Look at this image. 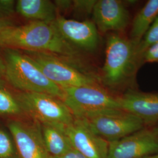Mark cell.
Listing matches in <instances>:
<instances>
[{
    "label": "cell",
    "instance_id": "1",
    "mask_svg": "<svg viewBox=\"0 0 158 158\" xmlns=\"http://www.w3.org/2000/svg\"><path fill=\"white\" fill-rule=\"evenodd\" d=\"M0 47L66 56L76 53L52 23L32 21L9 27L0 33Z\"/></svg>",
    "mask_w": 158,
    "mask_h": 158
},
{
    "label": "cell",
    "instance_id": "2",
    "mask_svg": "<svg viewBox=\"0 0 158 158\" xmlns=\"http://www.w3.org/2000/svg\"><path fill=\"white\" fill-rule=\"evenodd\" d=\"M137 46L118 34L108 36L101 77L104 85L124 93L135 89L136 73L143 64L136 52Z\"/></svg>",
    "mask_w": 158,
    "mask_h": 158
},
{
    "label": "cell",
    "instance_id": "3",
    "mask_svg": "<svg viewBox=\"0 0 158 158\" xmlns=\"http://www.w3.org/2000/svg\"><path fill=\"white\" fill-rule=\"evenodd\" d=\"M4 63L6 78L15 88L23 92L48 94L62 100V89L47 78L26 54L15 49H6Z\"/></svg>",
    "mask_w": 158,
    "mask_h": 158
},
{
    "label": "cell",
    "instance_id": "4",
    "mask_svg": "<svg viewBox=\"0 0 158 158\" xmlns=\"http://www.w3.org/2000/svg\"><path fill=\"white\" fill-rule=\"evenodd\" d=\"M76 119L108 142L119 140L145 127L135 115L119 108L91 113Z\"/></svg>",
    "mask_w": 158,
    "mask_h": 158
},
{
    "label": "cell",
    "instance_id": "5",
    "mask_svg": "<svg viewBox=\"0 0 158 158\" xmlns=\"http://www.w3.org/2000/svg\"><path fill=\"white\" fill-rule=\"evenodd\" d=\"M23 110L40 124L67 127L74 121L72 113L62 100L42 93L22 92L17 97Z\"/></svg>",
    "mask_w": 158,
    "mask_h": 158
},
{
    "label": "cell",
    "instance_id": "6",
    "mask_svg": "<svg viewBox=\"0 0 158 158\" xmlns=\"http://www.w3.org/2000/svg\"><path fill=\"white\" fill-rule=\"evenodd\" d=\"M62 101L75 119L108 109H121L118 96H113L98 85L62 88Z\"/></svg>",
    "mask_w": 158,
    "mask_h": 158
},
{
    "label": "cell",
    "instance_id": "7",
    "mask_svg": "<svg viewBox=\"0 0 158 158\" xmlns=\"http://www.w3.org/2000/svg\"><path fill=\"white\" fill-rule=\"evenodd\" d=\"M47 78L60 88L98 85L96 79L48 53L26 52Z\"/></svg>",
    "mask_w": 158,
    "mask_h": 158
},
{
    "label": "cell",
    "instance_id": "8",
    "mask_svg": "<svg viewBox=\"0 0 158 158\" xmlns=\"http://www.w3.org/2000/svg\"><path fill=\"white\" fill-rule=\"evenodd\" d=\"M158 153V126L141 130L109 142L108 158H143Z\"/></svg>",
    "mask_w": 158,
    "mask_h": 158
},
{
    "label": "cell",
    "instance_id": "9",
    "mask_svg": "<svg viewBox=\"0 0 158 158\" xmlns=\"http://www.w3.org/2000/svg\"><path fill=\"white\" fill-rule=\"evenodd\" d=\"M36 122V121H35ZM19 158H50L42 140L40 123L13 120L8 124Z\"/></svg>",
    "mask_w": 158,
    "mask_h": 158
},
{
    "label": "cell",
    "instance_id": "10",
    "mask_svg": "<svg viewBox=\"0 0 158 158\" xmlns=\"http://www.w3.org/2000/svg\"><path fill=\"white\" fill-rule=\"evenodd\" d=\"M52 23L63 38L70 45L89 51H94L97 47L98 34L93 22L79 21L60 16Z\"/></svg>",
    "mask_w": 158,
    "mask_h": 158
},
{
    "label": "cell",
    "instance_id": "11",
    "mask_svg": "<svg viewBox=\"0 0 158 158\" xmlns=\"http://www.w3.org/2000/svg\"><path fill=\"white\" fill-rule=\"evenodd\" d=\"M73 148L85 158H108L109 142L94 134L78 119L65 127Z\"/></svg>",
    "mask_w": 158,
    "mask_h": 158
},
{
    "label": "cell",
    "instance_id": "12",
    "mask_svg": "<svg viewBox=\"0 0 158 158\" xmlns=\"http://www.w3.org/2000/svg\"><path fill=\"white\" fill-rule=\"evenodd\" d=\"M121 108L140 119L145 127L158 122V93L132 89L118 96Z\"/></svg>",
    "mask_w": 158,
    "mask_h": 158
},
{
    "label": "cell",
    "instance_id": "13",
    "mask_svg": "<svg viewBox=\"0 0 158 158\" xmlns=\"http://www.w3.org/2000/svg\"><path fill=\"white\" fill-rule=\"evenodd\" d=\"M93 14L97 28L102 33L124 31L130 22L129 11L118 0L97 1Z\"/></svg>",
    "mask_w": 158,
    "mask_h": 158
},
{
    "label": "cell",
    "instance_id": "14",
    "mask_svg": "<svg viewBox=\"0 0 158 158\" xmlns=\"http://www.w3.org/2000/svg\"><path fill=\"white\" fill-rule=\"evenodd\" d=\"M40 130L46 152L50 158H57L73 149L65 127L40 124Z\"/></svg>",
    "mask_w": 158,
    "mask_h": 158
},
{
    "label": "cell",
    "instance_id": "15",
    "mask_svg": "<svg viewBox=\"0 0 158 158\" xmlns=\"http://www.w3.org/2000/svg\"><path fill=\"white\" fill-rule=\"evenodd\" d=\"M15 12L25 19L36 22L53 23L57 17L56 6L48 0H18Z\"/></svg>",
    "mask_w": 158,
    "mask_h": 158
},
{
    "label": "cell",
    "instance_id": "16",
    "mask_svg": "<svg viewBox=\"0 0 158 158\" xmlns=\"http://www.w3.org/2000/svg\"><path fill=\"white\" fill-rule=\"evenodd\" d=\"M158 16V0L148 1L132 22L130 40L138 45Z\"/></svg>",
    "mask_w": 158,
    "mask_h": 158
},
{
    "label": "cell",
    "instance_id": "17",
    "mask_svg": "<svg viewBox=\"0 0 158 158\" xmlns=\"http://www.w3.org/2000/svg\"><path fill=\"white\" fill-rule=\"evenodd\" d=\"M23 113L17 97H14L4 87L0 86V114L18 115Z\"/></svg>",
    "mask_w": 158,
    "mask_h": 158
},
{
    "label": "cell",
    "instance_id": "18",
    "mask_svg": "<svg viewBox=\"0 0 158 158\" xmlns=\"http://www.w3.org/2000/svg\"><path fill=\"white\" fill-rule=\"evenodd\" d=\"M158 42V16L137 46L136 52L142 61V55L151 46ZM143 63V62H142Z\"/></svg>",
    "mask_w": 158,
    "mask_h": 158
},
{
    "label": "cell",
    "instance_id": "19",
    "mask_svg": "<svg viewBox=\"0 0 158 158\" xmlns=\"http://www.w3.org/2000/svg\"><path fill=\"white\" fill-rule=\"evenodd\" d=\"M18 158L13 139L0 128V158Z\"/></svg>",
    "mask_w": 158,
    "mask_h": 158
},
{
    "label": "cell",
    "instance_id": "20",
    "mask_svg": "<svg viewBox=\"0 0 158 158\" xmlns=\"http://www.w3.org/2000/svg\"><path fill=\"white\" fill-rule=\"evenodd\" d=\"M96 2L95 0H75L73 1L72 8L79 14H89L93 13Z\"/></svg>",
    "mask_w": 158,
    "mask_h": 158
},
{
    "label": "cell",
    "instance_id": "21",
    "mask_svg": "<svg viewBox=\"0 0 158 158\" xmlns=\"http://www.w3.org/2000/svg\"><path fill=\"white\" fill-rule=\"evenodd\" d=\"M16 2L12 0H0V19H11L15 12Z\"/></svg>",
    "mask_w": 158,
    "mask_h": 158
},
{
    "label": "cell",
    "instance_id": "22",
    "mask_svg": "<svg viewBox=\"0 0 158 158\" xmlns=\"http://www.w3.org/2000/svg\"><path fill=\"white\" fill-rule=\"evenodd\" d=\"M142 62H158V42L144 52L142 55Z\"/></svg>",
    "mask_w": 158,
    "mask_h": 158
},
{
    "label": "cell",
    "instance_id": "23",
    "mask_svg": "<svg viewBox=\"0 0 158 158\" xmlns=\"http://www.w3.org/2000/svg\"><path fill=\"white\" fill-rule=\"evenodd\" d=\"M53 2L56 6L57 11L58 10L62 11H66L68 10L70 8H72L73 1H55Z\"/></svg>",
    "mask_w": 158,
    "mask_h": 158
},
{
    "label": "cell",
    "instance_id": "24",
    "mask_svg": "<svg viewBox=\"0 0 158 158\" xmlns=\"http://www.w3.org/2000/svg\"><path fill=\"white\" fill-rule=\"evenodd\" d=\"M57 158H85L81 153L77 152L74 149H72L68 152L66 153L62 156Z\"/></svg>",
    "mask_w": 158,
    "mask_h": 158
},
{
    "label": "cell",
    "instance_id": "25",
    "mask_svg": "<svg viewBox=\"0 0 158 158\" xmlns=\"http://www.w3.org/2000/svg\"><path fill=\"white\" fill-rule=\"evenodd\" d=\"M12 26H14V25L11 19H0V33Z\"/></svg>",
    "mask_w": 158,
    "mask_h": 158
},
{
    "label": "cell",
    "instance_id": "26",
    "mask_svg": "<svg viewBox=\"0 0 158 158\" xmlns=\"http://www.w3.org/2000/svg\"><path fill=\"white\" fill-rule=\"evenodd\" d=\"M5 70H6L5 63L0 57V76L5 74Z\"/></svg>",
    "mask_w": 158,
    "mask_h": 158
},
{
    "label": "cell",
    "instance_id": "27",
    "mask_svg": "<svg viewBox=\"0 0 158 158\" xmlns=\"http://www.w3.org/2000/svg\"><path fill=\"white\" fill-rule=\"evenodd\" d=\"M143 158H158V153H156L155 155H151V156H147V157Z\"/></svg>",
    "mask_w": 158,
    "mask_h": 158
},
{
    "label": "cell",
    "instance_id": "28",
    "mask_svg": "<svg viewBox=\"0 0 158 158\" xmlns=\"http://www.w3.org/2000/svg\"></svg>",
    "mask_w": 158,
    "mask_h": 158
}]
</instances>
